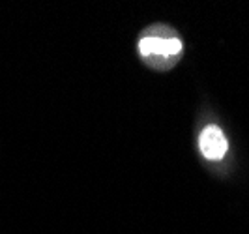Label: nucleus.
Returning a JSON list of instances; mask_svg holds the SVG:
<instances>
[{
    "label": "nucleus",
    "instance_id": "nucleus-1",
    "mask_svg": "<svg viewBox=\"0 0 249 234\" xmlns=\"http://www.w3.org/2000/svg\"><path fill=\"white\" fill-rule=\"evenodd\" d=\"M141 54L144 58H148L152 64H160V62H171L175 56L180 54L182 43L175 36H144L139 43Z\"/></svg>",
    "mask_w": 249,
    "mask_h": 234
},
{
    "label": "nucleus",
    "instance_id": "nucleus-2",
    "mask_svg": "<svg viewBox=\"0 0 249 234\" xmlns=\"http://www.w3.org/2000/svg\"><path fill=\"white\" fill-rule=\"evenodd\" d=\"M199 146L200 152L204 154V158H208V160H221L227 154L229 144H227V139H225L223 131L217 126H208L200 133Z\"/></svg>",
    "mask_w": 249,
    "mask_h": 234
}]
</instances>
